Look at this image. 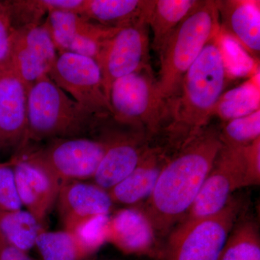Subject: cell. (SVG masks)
Wrapping results in <instances>:
<instances>
[{
    "label": "cell",
    "instance_id": "cell-31",
    "mask_svg": "<svg viewBox=\"0 0 260 260\" xmlns=\"http://www.w3.org/2000/svg\"><path fill=\"white\" fill-rule=\"evenodd\" d=\"M245 186L259 185L260 183V138L243 147Z\"/></svg>",
    "mask_w": 260,
    "mask_h": 260
},
{
    "label": "cell",
    "instance_id": "cell-28",
    "mask_svg": "<svg viewBox=\"0 0 260 260\" xmlns=\"http://www.w3.org/2000/svg\"><path fill=\"white\" fill-rule=\"evenodd\" d=\"M223 146L244 147L260 138V109L225 122L219 130Z\"/></svg>",
    "mask_w": 260,
    "mask_h": 260
},
{
    "label": "cell",
    "instance_id": "cell-7",
    "mask_svg": "<svg viewBox=\"0 0 260 260\" xmlns=\"http://www.w3.org/2000/svg\"><path fill=\"white\" fill-rule=\"evenodd\" d=\"M109 129L98 138H53L39 148H24L13 157L35 162L61 184L93 179L109 144Z\"/></svg>",
    "mask_w": 260,
    "mask_h": 260
},
{
    "label": "cell",
    "instance_id": "cell-3",
    "mask_svg": "<svg viewBox=\"0 0 260 260\" xmlns=\"http://www.w3.org/2000/svg\"><path fill=\"white\" fill-rule=\"evenodd\" d=\"M114 120L83 107L45 75L28 91V131L21 150L53 138H98Z\"/></svg>",
    "mask_w": 260,
    "mask_h": 260
},
{
    "label": "cell",
    "instance_id": "cell-8",
    "mask_svg": "<svg viewBox=\"0 0 260 260\" xmlns=\"http://www.w3.org/2000/svg\"><path fill=\"white\" fill-rule=\"evenodd\" d=\"M148 18L118 28L103 44L96 62L108 100L112 83L126 75L150 68Z\"/></svg>",
    "mask_w": 260,
    "mask_h": 260
},
{
    "label": "cell",
    "instance_id": "cell-12",
    "mask_svg": "<svg viewBox=\"0 0 260 260\" xmlns=\"http://www.w3.org/2000/svg\"><path fill=\"white\" fill-rule=\"evenodd\" d=\"M58 54L46 21L15 30L10 68L28 91L36 82L49 75Z\"/></svg>",
    "mask_w": 260,
    "mask_h": 260
},
{
    "label": "cell",
    "instance_id": "cell-11",
    "mask_svg": "<svg viewBox=\"0 0 260 260\" xmlns=\"http://www.w3.org/2000/svg\"><path fill=\"white\" fill-rule=\"evenodd\" d=\"M144 130L116 123L109 129V144L93 177L105 190L125 179L143 158L151 140Z\"/></svg>",
    "mask_w": 260,
    "mask_h": 260
},
{
    "label": "cell",
    "instance_id": "cell-6",
    "mask_svg": "<svg viewBox=\"0 0 260 260\" xmlns=\"http://www.w3.org/2000/svg\"><path fill=\"white\" fill-rule=\"evenodd\" d=\"M109 102L116 122L144 130L151 138L160 133L167 119L168 104L159 94L150 68L116 80Z\"/></svg>",
    "mask_w": 260,
    "mask_h": 260
},
{
    "label": "cell",
    "instance_id": "cell-15",
    "mask_svg": "<svg viewBox=\"0 0 260 260\" xmlns=\"http://www.w3.org/2000/svg\"><path fill=\"white\" fill-rule=\"evenodd\" d=\"M15 182L22 205L42 224L57 200L62 184L35 162L13 157Z\"/></svg>",
    "mask_w": 260,
    "mask_h": 260
},
{
    "label": "cell",
    "instance_id": "cell-16",
    "mask_svg": "<svg viewBox=\"0 0 260 260\" xmlns=\"http://www.w3.org/2000/svg\"><path fill=\"white\" fill-rule=\"evenodd\" d=\"M108 242L132 255L157 254V234L142 209L126 208L110 217Z\"/></svg>",
    "mask_w": 260,
    "mask_h": 260
},
{
    "label": "cell",
    "instance_id": "cell-21",
    "mask_svg": "<svg viewBox=\"0 0 260 260\" xmlns=\"http://www.w3.org/2000/svg\"><path fill=\"white\" fill-rule=\"evenodd\" d=\"M201 0H153L148 22L153 32V48L160 53L168 39Z\"/></svg>",
    "mask_w": 260,
    "mask_h": 260
},
{
    "label": "cell",
    "instance_id": "cell-24",
    "mask_svg": "<svg viewBox=\"0 0 260 260\" xmlns=\"http://www.w3.org/2000/svg\"><path fill=\"white\" fill-rule=\"evenodd\" d=\"M40 224L28 211H16L0 214V236L10 245L27 251L36 246Z\"/></svg>",
    "mask_w": 260,
    "mask_h": 260
},
{
    "label": "cell",
    "instance_id": "cell-18",
    "mask_svg": "<svg viewBox=\"0 0 260 260\" xmlns=\"http://www.w3.org/2000/svg\"><path fill=\"white\" fill-rule=\"evenodd\" d=\"M169 156L162 145H150L134 170L108 191L113 203L133 205L146 201Z\"/></svg>",
    "mask_w": 260,
    "mask_h": 260
},
{
    "label": "cell",
    "instance_id": "cell-30",
    "mask_svg": "<svg viewBox=\"0 0 260 260\" xmlns=\"http://www.w3.org/2000/svg\"><path fill=\"white\" fill-rule=\"evenodd\" d=\"M14 31L8 9L4 2L0 1V69L10 67L12 39Z\"/></svg>",
    "mask_w": 260,
    "mask_h": 260
},
{
    "label": "cell",
    "instance_id": "cell-22",
    "mask_svg": "<svg viewBox=\"0 0 260 260\" xmlns=\"http://www.w3.org/2000/svg\"><path fill=\"white\" fill-rule=\"evenodd\" d=\"M4 2L14 30L42 25L54 10L79 13L84 0H8Z\"/></svg>",
    "mask_w": 260,
    "mask_h": 260
},
{
    "label": "cell",
    "instance_id": "cell-9",
    "mask_svg": "<svg viewBox=\"0 0 260 260\" xmlns=\"http://www.w3.org/2000/svg\"><path fill=\"white\" fill-rule=\"evenodd\" d=\"M48 76L89 110L112 116L102 72L96 61L92 58L72 52L59 53Z\"/></svg>",
    "mask_w": 260,
    "mask_h": 260
},
{
    "label": "cell",
    "instance_id": "cell-17",
    "mask_svg": "<svg viewBox=\"0 0 260 260\" xmlns=\"http://www.w3.org/2000/svg\"><path fill=\"white\" fill-rule=\"evenodd\" d=\"M56 203L64 230L83 219L109 215L114 205L108 191L81 181L63 184Z\"/></svg>",
    "mask_w": 260,
    "mask_h": 260
},
{
    "label": "cell",
    "instance_id": "cell-23",
    "mask_svg": "<svg viewBox=\"0 0 260 260\" xmlns=\"http://www.w3.org/2000/svg\"><path fill=\"white\" fill-rule=\"evenodd\" d=\"M259 85L254 78L247 80L222 94L214 110L213 116L224 122L249 115L259 110Z\"/></svg>",
    "mask_w": 260,
    "mask_h": 260
},
{
    "label": "cell",
    "instance_id": "cell-1",
    "mask_svg": "<svg viewBox=\"0 0 260 260\" xmlns=\"http://www.w3.org/2000/svg\"><path fill=\"white\" fill-rule=\"evenodd\" d=\"M223 146L219 129L208 125L169 156L142 209L157 236L170 234L185 217Z\"/></svg>",
    "mask_w": 260,
    "mask_h": 260
},
{
    "label": "cell",
    "instance_id": "cell-20",
    "mask_svg": "<svg viewBox=\"0 0 260 260\" xmlns=\"http://www.w3.org/2000/svg\"><path fill=\"white\" fill-rule=\"evenodd\" d=\"M153 0H84L79 15L104 26L121 28L148 18Z\"/></svg>",
    "mask_w": 260,
    "mask_h": 260
},
{
    "label": "cell",
    "instance_id": "cell-4",
    "mask_svg": "<svg viewBox=\"0 0 260 260\" xmlns=\"http://www.w3.org/2000/svg\"><path fill=\"white\" fill-rule=\"evenodd\" d=\"M220 30L216 1L203 0L168 39L160 51L156 86L166 102L176 97L187 70L207 43Z\"/></svg>",
    "mask_w": 260,
    "mask_h": 260
},
{
    "label": "cell",
    "instance_id": "cell-26",
    "mask_svg": "<svg viewBox=\"0 0 260 260\" xmlns=\"http://www.w3.org/2000/svg\"><path fill=\"white\" fill-rule=\"evenodd\" d=\"M109 215L83 219L66 229L74 237L85 258L93 255L108 242Z\"/></svg>",
    "mask_w": 260,
    "mask_h": 260
},
{
    "label": "cell",
    "instance_id": "cell-14",
    "mask_svg": "<svg viewBox=\"0 0 260 260\" xmlns=\"http://www.w3.org/2000/svg\"><path fill=\"white\" fill-rule=\"evenodd\" d=\"M27 131L28 90L10 67L0 69V150H21Z\"/></svg>",
    "mask_w": 260,
    "mask_h": 260
},
{
    "label": "cell",
    "instance_id": "cell-5",
    "mask_svg": "<svg viewBox=\"0 0 260 260\" xmlns=\"http://www.w3.org/2000/svg\"><path fill=\"white\" fill-rule=\"evenodd\" d=\"M242 207V200L232 197L215 215L180 222L169 234L164 260H218Z\"/></svg>",
    "mask_w": 260,
    "mask_h": 260
},
{
    "label": "cell",
    "instance_id": "cell-2",
    "mask_svg": "<svg viewBox=\"0 0 260 260\" xmlns=\"http://www.w3.org/2000/svg\"><path fill=\"white\" fill-rule=\"evenodd\" d=\"M227 63L220 30L207 43L186 72L179 93L168 103L161 131L169 153L194 139L208 125L219 99L224 93Z\"/></svg>",
    "mask_w": 260,
    "mask_h": 260
},
{
    "label": "cell",
    "instance_id": "cell-29",
    "mask_svg": "<svg viewBox=\"0 0 260 260\" xmlns=\"http://www.w3.org/2000/svg\"><path fill=\"white\" fill-rule=\"evenodd\" d=\"M14 169L11 162H0V214L21 210Z\"/></svg>",
    "mask_w": 260,
    "mask_h": 260
},
{
    "label": "cell",
    "instance_id": "cell-10",
    "mask_svg": "<svg viewBox=\"0 0 260 260\" xmlns=\"http://www.w3.org/2000/svg\"><path fill=\"white\" fill-rule=\"evenodd\" d=\"M242 187H245L243 147L223 146L199 194L181 221L219 213L232 199L233 192Z\"/></svg>",
    "mask_w": 260,
    "mask_h": 260
},
{
    "label": "cell",
    "instance_id": "cell-25",
    "mask_svg": "<svg viewBox=\"0 0 260 260\" xmlns=\"http://www.w3.org/2000/svg\"><path fill=\"white\" fill-rule=\"evenodd\" d=\"M218 260H260L257 223L251 219H238Z\"/></svg>",
    "mask_w": 260,
    "mask_h": 260
},
{
    "label": "cell",
    "instance_id": "cell-32",
    "mask_svg": "<svg viewBox=\"0 0 260 260\" xmlns=\"http://www.w3.org/2000/svg\"><path fill=\"white\" fill-rule=\"evenodd\" d=\"M0 260H34L27 252L17 249L0 236Z\"/></svg>",
    "mask_w": 260,
    "mask_h": 260
},
{
    "label": "cell",
    "instance_id": "cell-19",
    "mask_svg": "<svg viewBox=\"0 0 260 260\" xmlns=\"http://www.w3.org/2000/svg\"><path fill=\"white\" fill-rule=\"evenodd\" d=\"M220 30L235 39L251 55L260 51L259 2L218 0Z\"/></svg>",
    "mask_w": 260,
    "mask_h": 260
},
{
    "label": "cell",
    "instance_id": "cell-13",
    "mask_svg": "<svg viewBox=\"0 0 260 260\" xmlns=\"http://www.w3.org/2000/svg\"><path fill=\"white\" fill-rule=\"evenodd\" d=\"M58 51L72 52L96 61L103 44L118 28L90 21L73 12L54 10L46 19Z\"/></svg>",
    "mask_w": 260,
    "mask_h": 260
},
{
    "label": "cell",
    "instance_id": "cell-27",
    "mask_svg": "<svg viewBox=\"0 0 260 260\" xmlns=\"http://www.w3.org/2000/svg\"><path fill=\"white\" fill-rule=\"evenodd\" d=\"M44 260H84L86 259L74 237L67 231H42L36 242Z\"/></svg>",
    "mask_w": 260,
    "mask_h": 260
}]
</instances>
